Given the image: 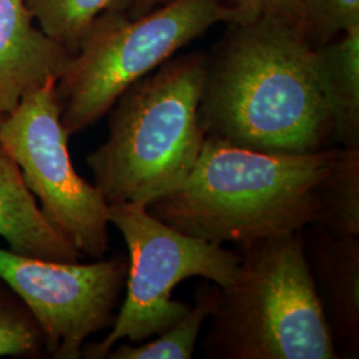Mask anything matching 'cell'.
<instances>
[{
    "instance_id": "1",
    "label": "cell",
    "mask_w": 359,
    "mask_h": 359,
    "mask_svg": "<svg viewBox=\"0 0 359 359\" xmlns=\"http://www.w3.org/2000/svg\"><path fill=\"white\" fill-rule=\"evenodd\" d=\"M198 120L206 139L256 152L330 148L333 126L316 48L298 27L281 20L231 25L208 56Z\"/></svg>"
},
{
    "instance_id": "2",
    "label": "cell",
    "mask_w": 359,
    "mask_h": 359,
    "mask_svg": "<svg viewBox=\"0 0 359 359\" xmlns=\"http://www.w3.org/2000/svg\"><path fill=\"white\" fill-rule=\"evenodd\" d=\"M335 149L264 154L205 137L188 179L147 209L185 234L237 248L306 231Z\"/></svg>"
},
{
    "instance_id": "3",
    "label": "cell",
    "mask_w": 359,
    "mask_h": 359,
    "mask_svg": "<svg viewBox=\"0 0 359 359\" xmlns=\"http://www.w3.org/2000/svg\"><path fill=\"white\" fill-rule=\"evenodd\" d=\"M206 69L204 53L170 57L116 100L107 140L87 157L108 205L149 206L188 179L205 142L198 105Z\"/></svg>"
},
{
    "instance_id": "4",
    "label": "cell",
    "mask_w": 359,
    "mask_h": 359,
    "mask_svg": "<svg viewBox=\"0 0 359 359\" xmlns=\"http://www.w3.org/2000/svg\"><path fill=\"white\" fill-rule=\"evenodd\" d=\"M240 270L218 287L203 342L213 359H338L309 269L302 231L237 248Z\"/></svg>"
},
{
    "instance_id": "5",
    "label": "cell",
    "mask_w": 359,
    "mask_h": 359,
    "mask_svg": "<svg viewBox=\"0 0 359 359\" xmlns=\"http://www.w3.org/2000/svg\"><path fill=\"white\" fill-rule=\"evenodd\" d=\"M218 23L241 25L244 18L226 0H170L140 18L127 11L97 18L56 83L67 132L99 121L133 83Z\"/></svg>"
},
{
    "instance_id": "6",
    "label": "cell",
    "mask_w": 359,
    "mask_h": 359,
    "mask_svg": "<svg viewBox=\"0 0 359 359\" xmlns=\"http://www.w3.org/2000/svg\"><path fill=\"white\" fill-rule=\"evenodd\" d=\"M108 218L128 248L127 293L109 333L103 341L86 345L84 358H107L121 339L140 344L181 320L192 306L173 299L180 283L201 277L225 289L237 278V250L177 231L154 217L147 206L109 204Z\"/></svg>"
},
{
    "instance_id": "7",
    "label": "cell",
    "mask_w": 359,
    "mask_h": 359,
    "mask_svg": "<svg viewBox=\"0 0 359 359\" xmlns=\"http://www.w3.org/2000/svg\"><path fill=\"white\" fill-rule=\"evenodd\" d=\"M57 79L29 90L0 126V148L22 172L52 226L81 256L102 259L109 248L108 203L72 165L56 95Z\"/></svg>"
},
{
    "instance_id": "8",
    "label": "cell",
    "mask_w": 359,
    "mask_h": 359,
    "mask_svg": "<svg viewBox=\"0 0 359 359\" xmlns=\"http://www.w3.org/2000/svg\"><path fill=\"white\" fill-rule=\"evenodd\" d=\"M128 257L57 262L0 249V280L26 305L55 359L81 358L92 334L112 327Z\"/></svg>"
},
{
    "instance_id": "9",
    "label": "cell",
    "mask_w": 359,
    "mask_h": 359,
    "mask_svg": "<svg viewBox=\"0 0 359 359\" xmlns=\"http://www.w3.org/2000/svg\"><path fill=\"white\" fill-rule=\"evenodd\" d=\"M309 269L321 298L339 357L359 353V236L306 228Z\"/></svg>"
},
{
    "instance_id": "10",
    "label": "cell",
    "mask_w": 359,
    "mask_h": 359,
    "mask_svg": "<svg viewBox=\"0 0 359 359\" xmlns=\"http://www.w3.org/2000/svg\"><path fill=\"white\" fill-rule=\"evenodd\" d=\"M26 0H0V114L29 90L59 79L72 53L32 23Z\"/></svg>"
},
{
    "instance_id": "11",
    "label": "cell",
    "mask_w": 359,
    "mask_h": 359,
    "mask_svg": "<svg viewBox=\"0 0 359 359\" xmlns=\"http://www.w3.org/2000/svg\"><path fill=\"white\" fill-rule=\"evenodd\" d=\"M0 237L19 256L79 262L80 252L44 217L22 172L0 148Z\"/></svg>"
},
{
    "instance_id": "12",
    "label": "cell",
    "mask_w": 359,
    "mask_h": 359,
    "mask_svg": "<svg viewBox=\"0 0 359 359\" xmlns=\"http://www.w3.org/2000/svg\"><path fill=\"white\" fill-rule=\"evenodd\" d=\"M316 62L333 142L359 148V26L317 47Z\"/></svg>"
},
{
    "instance_id": "13",
    "label": "cell",
    "mask_w": 359,
    "mask_h": 359,
    "mask_svg": "<svg viewBox=\"0 0 359 359\" xmlns=\"http://www.w3.org/2000/svg\"><path fill=\"white\" fill-rule=\"evenodd\" d=\"M310 228L359 236V148L335 149L317 189V217Z\"/></svg>"
},
{
    "instance_id": "14",
    "label": "cell",
    "mask_w": 359,
    "mask_h": 359,
    "mask_svg": "<svg viewBox=\"0 0 359 359\" xmlns=\"http://www.w3.org/2000/svg\"><path fill=\"white\" fill-rule=\"evenodd\" d=\"M218 286L203 283L196 294V305L164 333L148 344H123L112 347L111 359H191L206 320L210 317L217 298Z\"/></svg>"
},
{
    "instance_id": "15",
    "label": "cell",
    "mask_w": 359,
    "mask_h": 359,
    "mask_svg": "<svg viewBox=\"0 0 359 359\" xmlns=\"http://www.w3.org/2000/svg\"><path fill=\"white\" fill-rule=\"evenodd\" d=\"M133 0H26L40 29L72 55L97 18L127 11Z\"/></svg>"
},
{
    "instance_id": "16",
    "label": "cell",
    "mask_w": 359,
    "mask_h": 359,
    "mask_svg": "<svg viewBox=\"0 0 359 359\" xmlns=\"http://www.w3.org/2000/svg\"><path fill=\"white\" fill-rule=\"evenodd\" d=\"M359 26V0H302L301 31L314 48Z\"/></svg>"
},
{
    "instance_id": "17",
    "label": "cell",
    "mask_w": 359,
    "mask_h": 359,
    "mask_svg": "<svg viewBox=\"0 0 359 359\" xmlns=\"http://www.w3.org/2000/svg\"><path fill=\"white\" fill-rule=\"evenodd\" d=\"M43 348V334L31 311L20 298L0 292V357H32Z\"/></svg>"
},
{
    "instance_id": "18",
    "label": "cell",
    "mask_w": 359,
    "mask_h": 359,
    "mask_svg": "<svg viewBox=\"0 0 359 359\" xmlns=\"http://www.w3.org/2000/svg\"><path fill=\"white\" fill-rule=\"evenodd\" d=\"M244 18V23L257 19H274L301 29L302 0H226ZM302 32V31H301Z\"/></svg>"
},
{
    "instance_id": "19",
    "label": "cell",
    "mask_w": 359,
    "mask_h": 359,
    "mask_svg": "<svg viewBox=\"0 0 359 359\" xmlns=\"http://www.w3.org/2000/svg\"><path fill=\"white\" fill-rule=\"evenodd\" d=\"M168 1L170 0H133L128 10L129 18H140L142 15L164 6Z\"/></svg>"
},
{
    "instance_id": "20",
    "label": "cell",
    "mask_w": 359,
    "mask_h": 359,
    "mask_svg": "<svg viewBox=\"0 0 359 359\" xmlns=\"http://www.w3.org/2000/svg\"><path fill=\"white\" fill-rule=\"evenodd\" d=\"M4 116L3 114H0V126H1V121H3V118H4Z\"/></svg>"
}]
</instances>
